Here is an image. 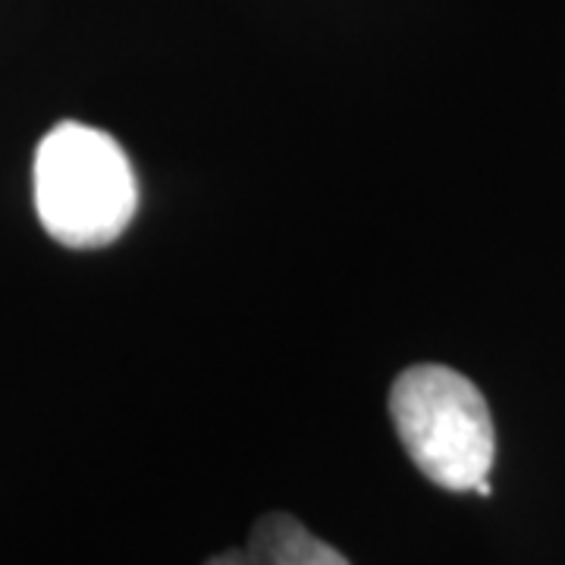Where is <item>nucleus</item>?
<instances>
[{
	"label": "nucleus",
	"mask_w": 565,
	"mask_h": 565,
	"mask_svg": "<svg viewBox=\"0 0 565 565\" xmlns=\"http://www.w3.org/2000/svg\"><path fill=\"white\" fill-rule=\"evenodd\" d=\"M35 211L54 243L104 248L117 243L139 207V185L120 141L66 120L35 151Z\"/></svg>",
	"instance_id": "obj_1"
},
{
	"label": "nucleus",
	"mask_w": 565,
	"mask_h": 565,
	"mask_svg": "<svg viewBox=\"0 0 565 565\" xmlns=\"http://www.w3.org/2000/svg\"><path fill=\"white\" fill-rule=\"evenodd\" d=\"M390 418L427 481L465 493L487 481L497 430L481 390L446 364H412L390 386Z\"/></svg>",
	"instance_id": "obj_2"
},
{
	"label": "nucleus",
	"mask_w": 565,
	"mask_h": 565,
	"mask_svg": "<svg viewBox=\"0 0 565 565\" xmlns=\"http://www.w3.org/2000/svg\"><path fill=\"white\" fill-rule=\"evenodd\" d=\"M243 550L252 565H352L337 546L315 537L289 512L262 515L248 531Z\"/></svg>",
	"instance_id": "obj_3"
},
{
	"label": "nucleus",
	"mask_w": 565,
	"mask_h": 565,
	"mask_svg": "<svg viewBox=\"0 0 565 565\" xmlns=\"http://www.w3.org/2000/svg\"><path fill=\"white\" fill-rule=\"evenodd\" d=\"M204 565H252V563H248L245 550H226V553L214 556V559H207Z\"/></svg>",
	"instance_id": "obj_4"
}]
</instances>
